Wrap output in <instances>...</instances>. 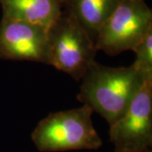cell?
Here are the masks:
<instances>
[{
  "label": "cell",
  "instance_id": "1",
  "mask_svg": "<svg viewBox=\"0 0 152 152\" xmlns=\"http://www.w3.org/2000/svg\"><path fill=\"white\" fill-rule=\"evenodd\" d=\"M149 78L152 77L145 75L134 64L113 68L95 61L80 79L81 86L77 98L112 126L124 114Z\"/></svg>",
  "mask_w": 152,
  "mask_h": 152
},
{
  "label": "cell",
  "instance_id": "2",
  "mask_svg": "<svg viewBox=\"0 0 152 152\" xmlns=\"http://www.w3.org/2000/svg\"><path fill=\"white\" fill-rule=\"evenodd\" d=\"M93 113L84 104L79 108L50 113L33 130V143L42 152L99 149L102 141L93 126Z\"/></svg>",
  "mask_w": 152,
  "mask_h": 152
},
{
  "label": "cell",
  "instance_id": "3",
  "mask_svg": "<svg viewBox=\"0 0 152 152\" xmlns=\"http://www.w3.org/2000/svg\"><path fill=\"white\" fill-rule=\"evenodd\" d=\"M49 65L63 71L77 81L95 62V42L74 16L68 12L48 28Z\"/></svg>",
  "mask_w": 152,
  "mask_h": 152
},
{
  "label": "cell",
  "instance_id": "4",
  "mask_svg": "<svg viewBox=\"0 0 152 152\" xmlns=\"http://www.w3.org/2000/svg\"><path fill=\"white\" fill-rule=\"evenodd\" d=\"M152 30V10L144 0H124L97 33V51L115 56L133 50Z\"/></svg>",
  "mask_w": 152,
  "mask_h": 152
},
{
  "label": "cell",
  "instance_id": "5",
  "mask_svg": "<svg viewBox=\"0 0 152 152\" xmlns=\"http://www.w3.org/2000/svg\"><path fill=\"white\" fill-rule=\"evenodd\" d=\"M115 150L151 148L152 144V78L132 100L124 114L110 126Z\"/></svg>",
  "mask_w": 152,
  "mask_h": 152
},
{
  "label": "cell",
  "instance_id": "6",
  "mask_svg": "<svg viewBox=\"0 0 152 152\" xmlns=\"http://www.w3.org/2000/svg\"><path fill=\"white\" fill-rule=\"evenodd\" d=\"M48 28L3 16L0 21V58L49 65Z\"/></svg>",
  "mask_w": 152,
  "mask_h": 152
},
{
  "label": "cell",
  "instance_id": "7",
  "mask_svg": "<svg viewBox=\"0 0 152 152\" xmlns=\"http://www.w3.org/2000/svg\"><path fill=\"white\" fill-rule=\"evenodd\" d=\"M3 16L49 27L62 13V0H3Z\"/></svg>",
  "mask_w": 152,
  "mask_h": 152
},
{
  "label": "cell",
  "instance_id": "8",
  "mask_svg": "<svg viewBox=\"0 0 152 152\" xmlns=\"http://www.w3.org/2000/svg\"><path fill=\"white\" fill-rule=\"evenodd\" d=\"M124 0H62L66 12L74 16L93 41L104 23Z\"/></svg>",
  "mask_w": 152,
  "mask_h": 152
},
{
  "label": "cell",
  "instance_id": "9",
  "mask_svg": "<svg viewBox=\"0 0 152 152\" xmlns=\"http://www.w3.org/2000/svg\"><path fill=\"white\" fill-rule=\"evenodd\" d=\"M132 51L135 53L133 64L147 77H152V30Z\"/></svg>",
  "mask_w": 152,
  "mask_h": 152
},
{
  "label": "cell",
  "instance_id": "10",
  "mask_svg": "<svg viewBox=\"0 0 152 152\" xmlns=\"http://www.w3.org/2000/svg\"><path fill=\"white\" fill-rule=\"evenodd\" d=\"M115 152H151L150 148L145 149H123V150H115Z\"/></svg>",
  "mask_w": 152,
  "mask_h": 152
},
{
  "label": "cell",
  "instance_id": "11",
  "mask_svg": "<svg viewBox=\"0 0 152 152\" xmlns=\"http://www.w3.org/2000/svg\"><path fill=\"white\" fill-rule=\"evenodd\" d=\"M1 1H3V0H0V2H1Z\"/></svg>",
  "mask_w": 152,
  "mask_h": 152
}]
</instances>
